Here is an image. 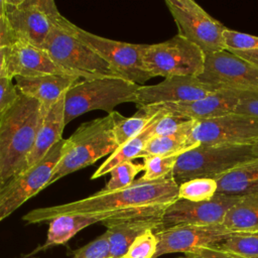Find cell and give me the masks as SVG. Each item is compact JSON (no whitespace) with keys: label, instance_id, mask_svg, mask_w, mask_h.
I'll list each match as a JSON object with an SVG mask.
<instances>
[{"label":"cell","instance_id":"1","mask_svg":"<svg viewBox=\"0 0 258 258\" xmlns=\"http://www.w3.org/2000/svg\"><path fill=\"white\" fill-rule=\"evenodd\" d=\"M177 199L178 184L172 174L151 181L138 178L123 189H102L79 201L31 210L22 219L28 224H37L66 214L101 212L124 213L136 218H162L165 209Z\"/></svg>","mask_w":258,"mask_h":258},{"label":"cell","instance_id":"2","mask_svg":"<svg viewBox=\"0 0 258 258\" xmlns=\"http://www.w3.org/2000/svg\"><path fill=\"white\" fill-rule=\"evenodd\" d=\"M45 112L40 104L19 94L0 118V189L23 172Z\"/></svg>","mask_w":258,"mask_h":258},{"label":"cell","instance_id":"3","mask_svg":"<svg viewBox=\"0 0 258 258\" xmlns=\"http://www.w3.org/2000/svg\"><path fill=\"white\" fill-rule=\"evenodd\" d=\"M122 115L112 112L105 117L83 123L66 139L63 154L57 162L48 185L66 175L87 167L118 147L114 128Z\"/></svg>","mask_w":258,"mask_h":258},{"label":"cell","instance_id":"4","mask_svg":"<svg viewBox=\"0 0 258 258\" xmlns=\"http://www.w3.org/2000/svg\"><path fill=\"white\" fill-rule=\"evenodd\" d=\"M139 85L122 78H95L80 80L66 94L64 123L93 110L108 114L123 103H136Z\"/></svg>","mask_w":258,"mask_h":258},{"label":"cell","instance_id":"5","mask_svg":"<svg viewBox=\"0 0 258 258\" xmlns=\"http://www.w3.org/2000/svg\"><path fill=\"white\" fill-rule=\"evenodd\" d=\"M256 158L258 156L254 153L251 144H200L178 156L172 170V177L177 184L199 177L217 178Z\"/></svg>","mask_w":258,"mask_h":258},{"label":"cell","instance_id":"6","mask_svg":"<svg viewBox=\"0 0 258 258\" xmlns=\"http://www.w3.org/2000/svg\"><path fill=\"white\" fill-rule=\"evenodd\" d=\"M66 21L62 16L41 46L53 61L82 80L120 78L102 57L68 30Z\"/></svg>","mask_w":258,"mask_h":258},{"label":"cell","instance_id":"7","mask_svg":"<svg viewBox=\"0 0 258 258\" xmlns=\"http://www.w3.org/2000/svg\"><path fill=\"white\" fill-rule=\"evenodd\" d=\"M143 61L152 78H199L205 70L206 54L197 45L176 34L163 42L145 44Z\"/></svg>","mask_w":258,"mask_h":258},{"label":"cell","instance_id":"8","mask_svg":"<svg viewBox=\"0 0 258 258\" xmlns=\"http://www.w3.org/2000/svg\"><path fill=\"white\" fill-rule=\"evenodd\" d=\"M66 26L77 39L102 57L120 78L139 86L152 79L143 61L145 44L128 43L99 36L82 29L69 19L66 21Z\"/></svg>","mask_w":258,"mask_h":258},{"label":"cell","instance_id":"9","mask_svg":"<svg viewBox=\"0 0 258 258\" xmlns=\"http://www.w3.org/2000/svg\"><path fill=\"white\" fill-rule=\"evenodd\" d=\"M167 6L177 27V35L190 41L205 54L225 50L222 22L212 17L194 0H166Z\"/></svg>","mask_w":258,"mask_h":258},{"label":"cell","instance_id":"10","mask_svg":"<svg viewBox=\"0 0 258 258\" xmlns=\"http://www.w3.org/2000/svg\"><path fill=\"white\" fill-rule=\"evenodd\" d=\"M62 17L51 0H5V18L18 39L42 46Z\"/></svg>","mask_w":258,"mask_h":258},{"label":"cell","instance_id":"11","mask_svg":"<svg viewBox=\"0 0 258 258\" xmlns=\"http://www.w3.org/2000/svg\"><path fill=\"white\" fill-rule=\"evenodd\" d=\"M64 144L66 139H62L39 162L13 177L0 189V222L48 186L53 170L63 154Z\"/></svg>","mask_w":258,"mask_h":258},{"label":"cell","instance_id":"12","mask_svg":"<svg viewBox=\"0 0 258 258\" xmlns=\"http://www.w3.org/2000/svg\"><path fill=\"white\" fill-rule=\"evenodd\" d=\"M191 138L199 145H252L258 140V118L233 112L197 121Z\"/></svg>","mask_w":258,"mask_h":258},{"label":"cell","instance_id":"13","mask_svg":"<svg viewBox=\"0 0 258 258\" xmlns=\"http://www.w3.org/2000/svg\"><path fill=\"white\" fill-rule=\"evenodd\" d=\"M199 79L223 89L258 94V68L226 49L206 54L205 70Z\"/></svg>","mask_w":258,"mask_h":258},{"label":"cell","instance_id":"14","mask_svg":"<svg viewBox=\"0 0 258 258\" xmlns=\"http://www.w3.org/2000/svg\"><path fill=\"white\" fill-rule=\"evenodd\" d=\"M242 197L216 194L205 202H190L177 199L169 205L161 218V229L175 226L222 225L229 210Z\"/></svg>","mask_w":258,"mask_h":258},{"label":"cell","instance_id":"15","mask_svg":"<svg viewBox=\"0 0 258 258\" xmlns=\"http://www.w3.org/2000/svg\"><path fill=\"white\" fill-rule=\"evenodd\" d=\"M222 89L196 77H171L155 85L140 86L135 104L137 108H144L190 102Z\"/></svg>","mask_w":258,"mask_h":258},{"label":"cell","instance_id":"16","mask_svg":"<svg viewBox=\"0 0 258 258\" xmlns=\"http://www.w3.org/2000/svg\"><path fill=\"white\" fill-rule=\"evenodd\" d=\"M223 225L175 226L155 232L157 249L154 258L170 253H188L196 249L213 246L232 234Z\"/></svg>","mask_w":258,"mask_h":258},{"label":"cell","instance_id":"17","mask_svg":"<svg viewBox=\"0 0 258 258\" xmlns=\"http://www.w3.org/2000/svg\"><path fill=\"white\" fill-rule=\"evenodd\" d=\"M2 75L11 80L16 77L41 75L74 76L72 73L55 63L44 48L23 39H18L5 49Z\"/></svg>","mask_w":258,"mask_h":258},{"label":"cell","instance_id":"18","mask_svg":"<svg viewBox=\"0 0 258 258\" xmlns=\"http://www.w3.org/2000/svg\"><path fill=\"white\" fill-rule=\"evenodd\" d=\"M255 94L257 93L222 89L196 101L165 104L155 106V108L160 109L169 115L202 121L235 112L239 102L243 98Z\"/></svg>","mask_w":258,"mask_h":258},{"label":"cell","instance_id":"19","mask_svg":"<svg viewBox=\"0 0 258 258\" xmlns=\"http://www.w3.org/2000/svg\"><path fill=\"white\" fill-rule=\"evenodd\" d=\"M80 80L82 79L66 75L16 77L15 86L19 94L36 100L46 114Z\"/></svg>","mask_w":258,"mask_h":258},{"label":"cell","instance_id":"20","mask_svg":"<svg viewBox=\"0 0 258 258\" xmlns=\"http://www.w3.org/2000/svg\"><path fill=\"white\" fill-rule=\"evenodd\" d=\"M136 217L124 213L117 212H101V213H86V214H66L53 218L49 221L47 238L41 249H46L50 246L64 244L71 240L81 230L94 225L110 220L134 219Z\"/></svg>","mask_w":258,"mask_h":258},{"label":"cell","instance_id":"21","mask_svg":"<svg viewBox=\"0 0 258 258\" xmlns=\"http://www.w3.org/2000/svg\"><path fill=\"white\" fill-rule=\"evenodd\" d=\"M107 227V237L110 247V258H123L133 243L142 233L161 229V218H134L122 220H110L102 223Z\"/></svg>","mask_w":258,"mask_h":258},{"label":"cell","instance_id":"22","mask_svg":"<svg viewBox=\"0 0 258 258\" xmlns=\"http://www.w3.org/2000/svg\"><path fill=\"white\" fill-rule=\"evenodd\" d=\"M64 97L66 95L44 115L33 148L28 156L25 170L39 162L54 145L62 140V131L66 126Z\"/></svg>","mask_w":258,"mask_h":258},{"label":"cell","instance_id":"23","mask_svg":"<svg viewBox=\"0 0 258 258\" xmlns=\"http://www.w3.org/2000/svg\"><path fill=\"white\" fill-rule=\"evenodd\" d=\"M218 194L244 197L258 192V158L216 178Z\"/></svg>","mask_w":258,"mask_h":258},{"label":"cell","instance_id":"24","mask_svg":"<svg viewBox=\"0 0 258 258\" xmlns=\"http://www.w3.org/2000/svg\"><path fill=\"white\" fill-rule=\"evenodd\" d=\"M196 123L197 120H189L184 127L173 134L152 138L147 143L143 151L138 155V158H143L149 155L179 156L182 153L199 146V144H197L191 138V132Z\"/></svg>","mask_w":258,"mask_h":258},{"label":"cell","instance_id":"25","mask_svg":"<svg viewBox=\"0 0 258 258\" xmlns=\"http://www.w3.org/2000/svg\"><path fill=\"white\" fill-rule=\"evenodd\" d=\"M163 114H165V112L160 110L159 115L151 122V124L147 128H145L137 136L128 140L124 144L118 146L115 149V151L112 154H110L109 157L98 167V169H96V171L92 174L91 179H97L105 174H108L111 171V169H113L115 166L138 158V155L143 151L147 143L153 138L154 125Z\"/></svg>","mask_w":258,"mask_h":258},{"label":"cell","instance_id":"26","mask_svg":"<svg viewBox=\"0 0 258 258\" xmlns=\"http://www.w3.org/2000/svg\"><path fill=\"white\" fill-rule=\"evenodd\" d=\"M222 225L232 232H258V192L242 197L229 210Z\"/></svg>","mask_w":258,"mask_h":258},{"label":"cell","instance_id":"27","mask_svg":"<svg viewBox=\"0 0 258 258\" xmlns=\"http://www.w3.org/2000/svg\"><path fill=\"white\" fill-rule=\"evenodd\" d=\"M160 110L154 107L138 108L132 117L121 116L114 128V136L118 146L137 136L159 115Z\"/></svg>","mask_w":258,"mask_h":258},{"label":"cell","instance_id":"28","mask_svg":"<svg viewBox=\"0 0 258 258\" xmlns=\"http://www.w3.org/2000/svg\"><path fill=\"white\" fill-rule=\"evenodd\" d=\"M218 192L216 178L199 177L178 184V199L190 202H205L212 200Z\"/></svg>","mask_w":258,"mask_h":258},{"label":"cell","instance_id":"29","mask_svg":"<svg viewBox=\"0 0 258 258\" xmlns=\"http://www.w3.org/2000/svg\"><path fill=\"white\" fill-rule=\"evenodd\" d=\"M222 250L242 256L244 258L258 257V232L234 233L227 239L216 244Z\"/></svg>","mask_w":258,"mask_h":258},{"label":"cell","instance_id":"30","mask_svg":"<svg viewBox=\"0 0 258 258\" xmlns=\"http://www.w3.org/2000/svg\"><path fill=\"white\" fill-rule=\"evenodd\" d=\"M178 155L160 156L149 155L143 157V175L139 177L144 181H151L160 178H165L172 174Z\"/></svg>","mask_w":258,"mask_h":258},{"label":"cell","instance_id":"31","mask_svg":"<svg viewBox=\"0 0 258 258\" xmlns=\"http://www.w3.org/2000/svg\"><path fill=\"white\" fill-rule=\"evenodd\" d=\"M143 169V164L134 163L133 161H127L115 166L109 172L110 179L106 183L104 190L114 191L131 185L135 180V176Z\"/></svg>","mask_w":258,"mask_h":258},{"label":"cell","instance_id":"32","mask_svg":"<svg viewBox=\"0 0 258 258\" xmlns=\"http://www.w3.org/2000/svg\"><path fill=\"white\" fill-rule=\"evenodd\" d=\"M156 249L155 231L148 230L133 241L123 258H154Z\"/></svg>","mask_w":258,"mask_h":258},{"label":"cell","instance_id":"33","mask_svg":"<svg viewBox=\"0 0 258 258\" xmlns=\"http://www.w3.org/2000/svg\"><path fill=\"white\" fill-rule=\"evenodd\" d=\"M225 49L229 51H247L258 49V36L226 28L224 31Z\"/></svg>","mask_w":258,"mask_h":258},{"label":"cell","instance_id":"34","mask_svg":"<svg viewBox=\"0 0 258 258\" xmlns=\"http://www.w3.org/2000/svg\"><path fill=\"white\" fill-rule=\"evenodd\" d=\"M74 258H110V247L106 232L75 251Z\"/></svg>","mask_w":258,"mask_h":258},{"label":"cell","instance_id":"35","mask_svg":"<svg viewBox=\"0 0 258 258\" xmlns=\"http://www.w3.org/2000/svg\"><path fill=\"white\" fill-rule=\"evenodd\" d=\"M188 121L189 119L165 113L156 121L154 125L153 138L173 134L180 130L182 127H184Z\"/></svg>","mask_w":258,"mask_h":258},{"label":"cell","instance_id":"36","mask_svg":"<svg viewBox=\"0 0 258 258\" xmlns=\"http://www.w3.org/2000/svg\"><path fill=\"white\" fill-rule=\"evenodd\" d=\"M19 97V92L13 84L12 80L1 76L0 77V118L14 104Z\"/></svg>","mask_w":258,"mask_h":258},{"label":"cell","instance_id":"37","mask_svg":"<svg viewBox=\"0 0 258 258\" xmlns=\"http://www.w3.org/2000/svg\"><path fill=\"white\" fill-rule=\"evenodd\" d=\"M178 258H244L242 256L230 253L228 251L218 248L216 245L202 247L185 253L183 256Z\"/></svg>","mask_w":258,"mask_h":258},{"label":"cell","instance_id":"38","mask_svg":"<svg viewBox=\"0 0 258 258\" xmlns=\"http://www.w3.org/2000/svg\"><path fill=\"white\" fill-rule=\"evenodd\" d=\"M235 113L258 118V94L243 98L239 102Z\"/></svg>","mask_w":258,"mask_h":258},{"label":"cell","instance_id":"39","mask_svg":"<svg viewBox=\"0 0 258 258\" xmlns=\"http://www.w3.org/2000/svg\"><path fill=\"white\" fill-rule=\"evenodd\" d=\"M18 40L15 33L9 26L5 16L0 18V50L11 46Z\"/></svg>","mask_w":258,"mask_h":258},{"label":"cell","instance_id":"40","mask_svg":"<svg viewBox=\"0 0 258 258\" xmlns=\"http://www.w3.org/2000/svg\"><path fill=\"white\" fill-rule=\"evenodd\" d=\"M237 56L245 59L251 64L258 68V49L255 50H247V51H231Z\"/></svg>","mask_w":258,"mask_h":258},{"label":"cell","instance_id":"41","mask_svg":"<svg viewBox=\"0 0 258 258\" xmlns=\"http://www.w3.org/2000/svg\"><path fill=\"white\" fill-rule=\"evenodd\" d=\"M6 49V48H5ZM5 49L0 50V77L3 74V68H4V58H5Z\"/></svg>","mask_w":258,"mask_h":258},{"label":"cell","instance_id":"42","mask_svg":"<svg viewBox=\"0 0 258 258\" xmlns=\"http://www.w3.org/2000/svg\"><path fill=\"white\" fill-rule=\"evenodd\" d=\"M5 16V0H0V18Z\"/></svg>","mask_w":258,"mask_h":258},{"label":"cell","instance_id":"43","mask_svg":"<svg viewBox=\"0 0 258 258\" xmlns=\"http://www.w3.org/2000/svg\"><path fill=\"white\" fill-rule=\"evenodd\" d=\"M252 147H253L254 153L258 156V140H257V141H255V142L252 144Z\"/></svg>","mask_w":258,"mask_h":258},{"label":"cell","instance_id":"44","mask_svg":"<svg viewBox=\"0 0 258 258\" xmlns=\"http://www.w3.org/2000/svg\"><path fill=\"white\" fill-rule=\"evenodd\" d=\"M257 258H258V257H257Z\"/></svg>","mask_w":258,"mask_h":258}]
</instances>
